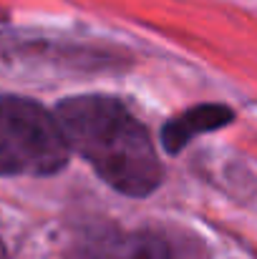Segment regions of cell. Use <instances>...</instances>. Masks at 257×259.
Masks as SVG:
<instances>
[{"mask_svg": "<svg viewBox=\"0 0 257 259\" xmlns=\"http://www.w3.org/2000/svg\"><path fill=\"white\" fill-rule=\"evenodd\" d=\"M63 136L111 189L126 196H149L164 179V166L149 131L111 96L86 93L56 106Z\"/></svg>", "mask_w": 257, "mask_h": 259, "instance_id": "cell-1", "label": "cell"}, {"mask_svg": "<svg viewBox=\"0 0 257 259\" xmlns=\"http://www.w3.org/2000/svg\"><path fill=\"white\" fill-rule=\"evenodd\" d=\"M232 121H235V111L230 106H225V103H202V106H194V108H189V111L169 118L162 126V146H164L167 154H179L199 134L225 128Z\"/></svg>", "mask_w": 257, "mask_h": 259, "instance_id": "cell-4", "label": "cell"}, {"mask_svg": "<svg viewBox=\"0 0 257 259\" xmlns=\"http://www.w3.org/2000/svg\"><path fill=\"white\" fill-rule=\"evenodd\" d=\"M68 156L56 113L23 96H0V176H51Z\"/></svg>", "mask_w": 257, "mask_h": 259, "instance_id": "cell-2", "label": "cell"}, {"mask_svg": "<svg viewBox=\"0 0 257 259\" xmlns=\"http://www.w3.org/2000/svg\"><path fill=\"white\" fill-rule=\"evenodd\" d=\"M0 259H8V249H5V242H3V237H0Z\"/></svg>", "mask_w": 257, "mask_h": 259, "instance_id": "cell-5", "label": "cell"}, {"mask_svg": "<svg viewBox=\"0 0 257 259\" xmlns=\"http://www.w3.org/2000/svg\"><path fill=\"white\" fill-rule=\"evenodd\" d=\"M84 259H174L171 244L159 232H101L84 249Z\"/></svg>", "mask_w": 257, "mask_h": 259, "instance_id": "cell-3", "label": "cell"}]
</instances>
